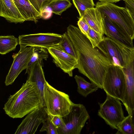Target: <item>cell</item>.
<instances>
[{
    "label": "cell",
    "mask_w": 134,
    "mask_h": 134,
    "mask_svg": "<svg viewBox=\"0 0 134 134\" xmlns=\"http://www.w3.org/2000/svg\"><path fill=\"white\" fill-rule=\"evenodd\" d=\"M77 25L81 32L86 36L90 27L83 16L80 17L77 22Z\"/></svg>",
    "instance_id": "29"
},
{
    "label": "cell",
    "mask_w": 134,
    "mask_h": 134,
    "mask_svg": "<svg viewBox=\"0 0 134 134\" xmlns=\"http://www.w3.org/2000/svg\"><path fill=\"white\" fill-rule=\"evenodd\" d=\"M0 16L10 23L17 24L26 21L13 0H0Z\"/></svg>",
    "instance_id": "16"
},
{
    "label": "cell",
    "mask_w": 134,
    "mask_h": 134,
    "mask_svg": "<svg viewBox=\"0 0 134 134\" xmlns=\"http://www.w3.org/2000/svg\"><path fill=\"white\" fill-rule=\"evenodd\" d=\"M32 53V47H20L19 51L14 57L12 64L7 75L6 86L12 84L20 73L26 69Z\"/></svg>",
    "instance_id": "11"
},
{
    "label": "cell",
    "mask_w": 134,
    "mask_h": 134,
    "mask_svg": "<svg viewBox=\"0 0 134 134\" xmlns=\"http://www.w3.org/2000/svg\"><path fill=\"white\" fill-rule=\"evenodd\" d=\"M83 16L91 28L104 35L103 18L96 7L87 10Z\"/></svg>",
    "instance_id": "17"
},
{
    "label": "cell",
    "mask_w": 134,
    "mask_h": 134,
    "mask_svg": "<svg viewBox=\"0 0 134 134\" xmlns=\"http://www.w3.org/2000/svg\"><path fill=\"white\" fill-rule=\"evenodd\" d=\"M19 44V38L13 35L0 36V54L4 55L14 50Z\"/></svg>",
    "instance_id": "19"
},
{
    "label": "cell",
    "mask_w": 134,
    "mask_h": 134,
    "mask_svg": "<svg viewBox=\"0 0 134 134\" xmlns=\"http://www.w3.org/2000/svg\"><path fill=\"white\" fill-rule=\"evenodd\" d=\"M55 0H29L34 8L41 15L42 13L48 5Z\"/></svg>",
    "instance_id": "27"
},
{
    "label": "cell",
    "mask_w": 134,
    "mask_h": 134,
    "mask_svg": "<svg viewBox=\"0 0 134 134\" xmlns=\"http://www.w3.org/2000/svg\"><path fill=\"white\" fill-rule=\"evenodd\" d=\"M74 78L77 85V92L85 97L96 91L99 88L96 85L91 82L90 83L87 82L80 76L76 75Z\"/></svg>",
    "instance_id": "20"
},
{
    "label": "cell",
    "mask_w": 134,
    "mask_h": 134,
    "mask_svg": "<svg viewBox=\"0 0 134 134\" xmlns=\"http://www.w3.org/2000/svg\"><path fill=\"white\" fill-rule=\"evenodd\" d=\"M32 53L27 69L29 68L34 62L38 61L42 64L44 59L47 60L49 53L47 48L41 47H32Z\"/></svg>",
    "instance_id": "21"
},
{
    "label": "cell",
    "mask_w": 134,
    "mask_h": 134,
    "mask_svg": "<svg viewBox=\"0 0 134 134\" xmlns=\"http://www.w3.org/2000/svg\"><path fill=\"white\" fill-rule=\"evenodd\" d=\"M129 12L130 13V14L131 16V17L132 18L133 22V24L134 28V13H132V12H130V11H129Z\"/></svg>",
    "instance_id": "33"
},
{
    "label": "cell",
    "mask_w": 134,
    "mask_h": 134,
    "mask_svg": "<svg viewBox=\"0 0 134 134\" xmlns=\"http://www.w3.org/2000/svg\"><path fill=\"white\" fill-rule=\"evenodd\" d=\"M47 49L57 66L72 77L73 70L77 67V59L65 52L60 44Z\"/></svg>",
    "instance_id": "13"
},
{
    "label": "cell",
    "mask_w": 134,
    "mask_h": 134,
    "mask_svg": "<svg viewBox=\"0 0 134 134\" xmlns=\"http://www.w3.org/2000/svg\"><path fill=\"white\" fill-rule=\"evenodd\" d=\"M99 2L103 3H116L121 1L124 0H98Z\"/></svg>",
    "instance_id": "31"
},
{
    "label": "cell",
    "mask_w": 134,
    "mask_h": 134,
    "mask_svg": "<svg viewBox=\"0 0 134 134\" xmlns=\"http://www.w3.org/2000/svg\"><path fill=\"white\" fill-rule=\"evenodd\" d=\"M42 67V64L36 61L26 69L25 74H28L27 80L34 82L36 85L41 97L42 106L45 107L44 88L47 81Z\"/></svg>",
    "instance_id": "15"
},
{
    "label": "cell",
    "mask_w": 134,
    "mask_h": 134,
    "mask_svg": "<svg viewBox=\"0 0 134 134\" xmlns=\"http://www.w3.org/2000/svg\"><path fill=\"white\" fill-rule=\"evenodd\" d=\"M62 118L65 126L57 128L58 134H80L90 116L83 105L73 103L70 112Z\"/></svg>",
    "instance_id": "6"
},
{
    "label": "cell",
    "mask_w": 134,
    "mask_h": 134,
    "mask_svg": "<svg viewBox=\"0 0 134 134\" xmlns=\"http://www.w3.org/2000/svg\"><path fill=\"white\" fill-rule=\"evenodd\" d=\"M120 100L107 95L105 101L99 103L98 115L113 129H118L117 125L125 118Z\"/></svg>",
    "instance_id": "7"
},
{
    "label": "cell",
    "mask_w": 134,
    "mask_h": 134,
    "mask_svg": "<svg viewBox=\"0 0 134 134\" xmlns=\"http://www.w3.org/2000/svg\"><path fill=\"white\" fill-rule=\"evenodd\" d=\"M67 32L76 51L79 71L99 88L103 89L104 78L109 67L112 65L111 62L97 47H93L79 27L70 25Z\"/></svg>",
    "instance_id": "1"
},
{
    "label": "cell",
    "mask_w": 134,
    "mask_h": 134,
    "mask_svg": "<svg viewBox=\"0 0 134 134\" xmlns=\"http://www.w3.org/2000/svg\"><path fill=\"white\" fill-rule=\"evenodd\" d=\"M104 34L118 43L127 47L134 48L133 40L111 20L106 17L103 18Z\"/></svg>",
    "instance_id": "14"
},
{
    "label": "cell",
    "mask_w": 134,
    "mask_h": 134,
    "mask_svg": "<svg viewBox=\"0 0 134 134\" xmlns=\"http://www.w3.org/2000/svg\"><path fill=\"white\" fill-rule=\"evenodd\" d=\"M95 6L103 18H108L132 40L134 39L133 21L126 7H120L113 3H105L100 2L96 3Z\"/></svg>",
    "instance_id": "3"
},
{
    "label": "cell",
    "mask_w": 134,
    "mask_h": 134,
    "mask_svg": "<svg viewBox=\"0 0 134 134\" xmlns=\"http://www.w3.org/2000/svg\"><path fill=\"white\" fill-rule=\"evenodd\" d=\"M71 5L70 0H55L50 4L46 8H49L52 13L61 15Z\"/></svg>",
    "instance_id": "22"
},
{
    "label": "cell",
    "mask_w": 134,
    "mask_h": 134,
    "mask_svg": "<svg viewBox=\"0 0 134 134\" xmlns=\"http://www.w3.org/2000/svg\"><path fill=\"white\" fill-rule=\"evenodd\" d=\"M97 47L109 59L112 65L121 68L125 66L129 48L107 37H104Z\"/></svg>",
    "instance_id": "8"
},
{
    "label": "cell",
    "mask_w": 134,
    "mask_h": 134,
    "mask_svg": "<svg viewBox=\"0 0 134 134\" xmlns=\"http://www.w3.org/2000/svg\"><path fill=\"white\" fill-rule=\"evenodd\" d=\"M41 106V99L36 85L26 80L19 90L9 97L3 109L10 118H21Z\"/></svg>",
    "instance_id": "2"
},
{
    "label": "cell",
    "mask_w": 134,
    "mask_h": 134,
    "mask_svg": "<svg viewBox=\"0 0 134 134\" xmlns=\"http://www.w3.org/2000/svg\"><path fill=\"white\" fill-rule=\"evenodd\" d=\"M48 114L45 107L41 106L31 112L18 126L15 134H34L40 125L45 121Z\"/></svg>",
    "instance_id": "12"
},
{
    "label": "cell",
    "mask_w": 134,
    "mask_h": 134,
    "mask_svg": "<svg viewBox=\"0 0 134 134\" xmlns=\"http://www.w3.org/2000/svg\"><path fill=\"white\" fill-rule=\"evenodd\" d=\"M43 126L40 132L46 131L47 134H58L57 128L51 122L48 115L47 119L42 122Z\"/></svg>",
    "instance_id": "28"
},
{
    "label": "cell",
    "mask_w": 134,
    "mask_h": 134,
    "mask_svg": "<svg viewBox=\"0 0 134 134\" xmlns=\"http://www.w3.org/2000/svg\"><path fill=\"white\" fill-rule=\"evenodd\" d=\"M129 115L130 117L131 121L134 126V109L131 110L130 113Z\"/></svg>",
    "instance_id": "32"
},
{
    "label": "cell",
    "mask_w": 134,
    "mask_h": 134,
    "mask_svg": "<svg viewBox=\"0 0 134 134\" xmlns=\"http://www.w3.org/2000/svg\"><path fill=\"white\" fill-rule=\"evenodd\" d=\"M63 37L60 43L64 51L71 56L77 59L73 44L67 32L62 34Z\"/></svg>",
    "instance_id": "23"
},
{
    "label": "cell",
    "mask_w": 134,
    "mask_h": 134,
    "mask_svg": "<svg viewBox=\"0 0 134 134\" xmlns=\"http://www.w3.org/2000/svg\"><path fill=\"white\" fill-rule=\"evenodd\" d=\"M107 95L124 102L126 89V81L122 68L111 65L109 67L103 83V88Z\"/></svg>",
    "instance_id": "5"
},
{
    "label": "cell",
    "mask_w": 134,
    "mask_h": 134,
    "mask_svg": "<svg viewBox=\"0 0 134 134\" xmlns=\"http://www.w3.org/2000/svg\"><path fill=\"white\" fill-rule=\"evenodd\" d=\"M126 81V89L123 103L129 114L134 109V48L128 52L125 66L122 68Z\"/></svg>",
    "instance_id": "9"
},
{
    "label": "cell",
    "mask_w": 134,
    "mask_h": 134,
    "mask_svg": "<svg viewBox=\"0 0 134 134\" xmlns=\"http://www.w3.org/2000/svg\"><path fill=\"white\" fill-rule=\"evenodd\" d=\"M44 100L48 114L62 117L70 112L73 103L68 94L56 90L47 81L44 88Z\"/></svg>",
    "instance_id": "4"
},
{
    "label": "cell",
    "mask_w": 134,
    "mask_h": 134,
    "mask_svg": "<svg viewBox=\"0 0 134 134\" xmlns=\"http://www.w3.org/2000/svg\"><path fill=\"white\" fill-rule=\"evenodd\" d=\"M93 48L97 47L103 40L104 35L97 32L90 27L86 36Z\"/></svg>",
    "instance_id": "26"
},
{
    "label": "cell",
    "mask_w": 134,
    "mask_h": 134,
    "mask_svg": "<svg viewBox=\"0 0 134 134\" xmlns=\"http://www.w3.org/2000/svg\"><path fill=\"white\" fill-rule=\"evenodd\" d=\"M72 1L78 10L80 17L83 16L87 10L93 8L95 5L93 0H72Z\"/></svg>",
    "instance_id": "25"
},
{
    "label": "cell",
    "mask_w": 134,
    "mask_h": 134,
    "mask_svg": "<svg viewBox=\"0 0 134 134\" xmlns=\"http://www.w3.org/2000/svg\"><path fill=\"white\" fill-rule=\"evenodd\" d=\"M118 131L116 133L134 134V126L129 115L117 125Z\"/></svg>",
    "instance_id": "24"
},
{
    "label": "cell",
    "mask_w": 134,
    "mask_h": 134,
    "mask_svg": "<svg viewBox=\"0 0 134 134\" xmlns=\"http://www.w3.org/2000/svg\"><path fill=\"white\" fill-rule=\"evenodd\" d=\"M20 13L26 21L36 22L42 16L29 0H13Z\"/></svg>",
    "instance_id": "18"
},
{
    "label": "cell",
    "mask_w": 134,
    "mask_h": 134,
    "mask_svg": "<svg viewBox=\"0 0 134 134\" xmlns=\"http://www.w3.org/2000/svg\"><path fill=\"white\" fill-rule=\"evenodd\" d=\"M62 35L54 33H39L20 35L18 37L20 47L38 46L47 49L59 44Z\"/></svg>",
    "instance_id": "10"
},
{
    "label": "cell",
    "mask_w": 134,
    "mask_h": 134,
    "mask_svg": "<svg viewBox=\"0 0 134 134\" xmlns=\"http://www.w3.org/2000/svg\"><path fill=\"white\" fill-rule=\"evenodd\" d=\"M51 120L57 128H62L65 126V124L62 117L58 115H53L48 114Z\"/></svg>",
    "instance_id": "30"
}]
</instances>
